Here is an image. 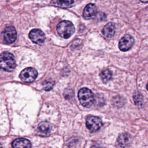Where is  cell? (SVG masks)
Returning <instances> with one entry per match:
<instances>
[{
    "mask_svg": "<svg viewBox=\"0 0 148 148\" xmlns=\"http://www.w3.org/2000/svg\"><path fill=\"white\" fill-rule=\"evenodd\" d=\"M56 30L58 34L61 37L68 39L74 33L75 27L71 21L63 20L58 24Z\"/></svg>",
    "mask_w": 148,
    "mask_h": 148,
    "instance_id": "cell-1",
    "label": "cell"
},
{
    "mask_svg": "<svg viewBox=\"0 0 148 148\" xmlns=\"http://www.w3.org/2000/svg\"><path fill=\"white\" fill-rule=\"evenodd\" d=\"M0 65L2 69L10 72L16 67V61L13 55L9 52H3L1 54Z\"/></svg>",
    "mask_w": 148,
    "mask_h": 148,
    "instance_id": "cell-2",
    "label": "cell"
},
{
    "mask_svg": "<svg viewBox=\"0 0 148 148\" xmlns=\"http://www.w3.org/2000/svg\"><path fill=\"white\" fill-rule=\"evenodd\" d=\"M78 98L82 105L84 107H90L95 100L92 92L86 87L82 88L79 91Z\"/></svg>",
    "mask_w": 148,
    "mask_h": 148,
    "instance_id": "cell-3",
    "label": "cell"
},
{
    "mask_svg": "<svg viewBox=\"0 0 148 148\" xmlns=\"http://www.w3.org/2000/svg\"><path fill=\"white\" fill-rule=\"evenodd\" d=\"M86 124L87 128L92 132L98 131L102 125L101 119L97 116H89L86 119Z\"/></svg>",
    "mask_w": 148,
    "mask_h": 148,
    "instance_id": "cell-4",
    "label": "cell"
},
{
    "mask_svg": "<svg viewBox=\"0 0 148 148\" xmlns=\"http://www.w3.org/2000/svg\"><path fill=\"white\" fill-rule=\"evenodd\" d=\"M37 76V71L34 68L28 67L25 68L20 72L19 77L24 82H32L35 80Z\"/></svg>",
    "mask_w": 148,
    "mask_h": 148,
    "instance_id": "cell-5",
    "label": "cell"
},
{
    "mask_svg": "<svg viewBox=\"0 0 148 148\" xmlns=\"http://www.w3.org/2000/svg\"><path fill=\"white\" fill-rule=\"evenodd\" d=\"M3 41L6 44H11L13 43L17 37V33L15 28L13 26H8L6 27L3 32Z\"/></svg>",
    "mask_w": 148,
    "mask_h": 148,
    "instance_id": "cell-6",
    "label": "cell"
},
{
    "mask_svg": "<svg viewBox=\"0 0 148 148\" xmlns=\"http://www.w3.org/2000/svg\"><path fill=\"white\" fill-rule=\"evenodd\" d=\"M134 43V38L130 35L127 34L122 37L120 40L119 43V47L121 51H127L132 47Z\"/></svg>",
    "mask_w": 148,
    "mask_h": 148,
    "instance_id": "cell-7",
    "label": "cell"
},
{
    "mask_svg": "<svg viewBox=\"0 0 148 148\" xmlns=\"http://www.w3.org/2000/svg\"><path fill=\"white\" fill-rule=\"evenodd\" d=\"M29 38L35 43L42 44L44 42L45 36L44 33L39 29H33L29 34Z\"/></svg>",
    "mask_w": 148,
    "mask_h": 148,
    "instance_id": "cell-8",
    "label": "cell"
},
{
    "mask_svg": "<svg viewBox=\"0 0 148 148\" xmlns=\"http://www.w3.org/2000/svg\"><path fill=\"white\" fill-rule=\"evenodd\" d=\"M51 130V125L49 122L42 121L38 125L37 134L42 136H46L50 134Z\"/></svg>",
    "mask_w": 148,
    "mask_h": 148,
    "instance_id": "cell-9",
    "label": "cell"
},
{
    "mask_svg": "<svg viewBox=\"0 0 148 148\" xmlns=\"http://www.w3.org/2000/svg\"><path fill=\"white\" fill-rule=\"evenodd\" d=\"M97 7L93 3H88L86 6L83 12V17L86 19H90L95 16Z\"/></svg>",
    "mask_w": 148,
    "mask_h": 148,
    "instance_id": "cell-10",
    "label": "cell"
},
{
    "mask_svg": "<svg viewBox=\"0 0 148 148\" xmlns=\"http://www.w3.org/2000/svg\"><path fill=\"white\" fill-rule=\"evenodd\" d=\"M13 148H31V142L25 138H17L12 142Z\"/></svg>",
    "mask_w": 148,
    "mask_h": 148,
    "instance_id": "cell-11",
    "label": "cell"
},
{
    "mask_svg": "<svg viewBox=\"0 0 148 148\" xmlns=\"http://www.w3.org/2000/svg\"><path fill=\"white\" fill-rule=\"evenodd\" d=\"M131 136L128 133L121 134L117 138V143L121 147H125L127 146L130 143Z\"/></svg>",
    "mask_w": 148,
    "mask_h": 148,
    "instance_id": "cell-12",
    "label": "cell"
},
{
    "mask_svg": "<svg viewBox=\"0 0 148 148\" xmlns=\"http://www.w3.org/2000/svg\"><path fill=\"white\" fill-rule=\"evenodd\" d=\"M102 34L107 38H112L115 33V26L114 23L109 22L106 24L102 31Z\"/></svg>",
    "mask_w": 148,
    "mask_h": 148,
    "instance_id": "cell-13",
    "label": "cell"
},
{
    "mask_svg": "<svg viewBox=\"0 0 148 148\" xmlns=\"http://www.w3.org/2000/svg\"><path fill=\"white\" fill-rule=\"evenodd\" d=\"M100 77L103 83H106L109 82L110 80H111L112 77V73L110 70L106 69L103 70L100 73Z\"/></svg>",
    "mask_w": 148,
    "mask_h": 148,
    "instance_id": "cell-14",
    "label": "cell"
},
{
    "mask_svg": "<svg viewBox=\"0 0 148 148\" xmlns=\"http://www.w3.org/2000/svg\"><path fill=\"white\" fill-rule=\"evenodd\" d=\"M74 3L73 1H52L51 3L54 5L62 7V8H68L72 5Z\"/></svg>",
    "mask_w": 148,
    "mask_h": 148,
    "instance_id": "cell-15",
    "label": "cell"
},
{
    "mask_svg": "<svg viewBox=\"0 0 148 148\" xmlns=\"http://www.w3.org/2000/svg\"><path fill=\"white\" fill-rule=\"evenodd\" d=\"M133 99L136 105H140L143 102V97L139 92H135L133 95Z\"/></svg>",
    "mask_w": 148,
    "mask_h": 148,
    "instance_id": "cell-16",
    "label": "cell"
},
{
    "mask_svg": "<svg viewBox=\"0 0 148 148\" xmlns=\"http://www.w3.org/2000/svg\"><path fill=\"white\" fill-rule=\"evenodd\" d=\"M54 85V82L52 80L49 79V80H46L45 81L43 82V89L46 91H49L52 89Z\"/></svg>",
    "mask_w": 148,
    "mask_h": 148,
    "instance_id": "cell-17",
    "label": "cell"
},
{
    "mask_svg": "<svg viewBox=\"0 0 148 148\" xmlns=\"http://www.w3.org/2000/svg\"><path fill=\"white\" fill-rule=\"evenodd\" d=\"M64 97L66 99H70L73 96V92L72 90L69 89V88H67L64 91Z\"/></svg>",
    "mask_w": 148,
    "mask_h": 148,
    "instance_id": "cell-18",
    "label": "cell"
},
{
    "mask_svg": "<svg viewBox=\"0 0 148 148\" xmlns=\"http://www.w3.org/2000/svg\"><path fill=\"white\" fill-rule=\"evenodd\" d=\"M91 148H104V147H101V146H91Z\"/></svg>",
    "mask_w": 148,
    "mask_h": 148,
    "instance_id": "cell-19",
    "label": "cell"
},
{
    "mask_svg": "<svg viewBox=\"0 0 148 148\" xmlns=\"http://www.w3.org/2000/svg\"><path fill=\"white\" fill-rule=\"evenodd\" d=\"M146 88H147V90H148V83L147 84V86H146Z\"/></svg>",
    "mask_w": 148,
    "mask_h": 148,
    "instance_id": "cell-20",
    "label": "cell"
}]
</instances>
